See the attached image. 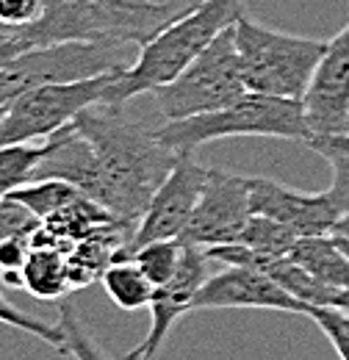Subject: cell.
Wrapping results in <instances>:
<instances>
[{"instance_id": "6da1fadb", "label": "cell", "mask_w": 349, "mask_h": 360, "mask_svg": "<svg viewBox=\"0 0 349 360\" xmlns=\"http://www.w3.org/2000/svg\"><path fill=\"white\" fill-rule=\"evenodd\" d=\"M72 125L91 141L97 155V202L108 208L122 225L136 230L156 188L174 167L177 153L161 144L156 131L141 128L131 117H125L122 108H114L108 103H94L84 108L72 120Z\"/></svg>"}, {"instance_id": "7a4b0ae2", "label": "cell", "mask_w": 349, "mask_h": 360, "mask_svg": "<svg viewBox=\"0 0 349 360\" xmlns=\"http://www.w3.org/2000/svg\"><path fill=\"white\" fill-rule=\"evenodd\" d=\"M241 17L244 0H203L194 11L139 47L136 61L114 75L103 103L125 108L133 97L153 94L158 86L172 84L222 31L236 25Z\"/></svg>"}, {"instance_id": "3957f363", "label": "cell", "mask_w": 349, "mask_h": 360, "mask_svg": "<svg viewBox=\"0 0 349 360\" xmlns=\"http://www.w3.org/2000/svg\"><path fill=\"white\" fill-rule=\"evenodd\" d=\"M156 136L172 153L189 155L200 144H211L217 139H230V136H266V139L272 136V139L305 141L310 136V128L305 122L303 100L247 91L236 103H230L219 111L164 122L156 131Z\"/></svg>"}, {"instance_id": "277c9868", "label": "cell", "mask_w": 349, "mask_h": 360, "mask_svg": "<svg viewBox=\"0 0 349 360\" xmlns=\"http://www.w3.org/2000/svg\"><path fill=\"white\" fill-rule=\"evenodd\" d=\"M233 28L247 89L288 100L305 97L310 78L327 50V39L283 34L250 20L247 14Z\"/></svg>"}, {"instance_id": "5b68a950", "label": "cell", "mask_w": 349, "mask_h": 360, "mask_svg": "<svg viewBox=\"0 0 349 360\" xmlns=\"http://www.w3.org/2000/svg\"><path fill=\"white\" fill-rule=\"evenodd\" d=\"M133 50L136 45L125 42H56L28 47L0 72V108L23 91L44 84H70L120 72L136 61Z\"/></svg>"}, {"instance_id": "8992f818", "label": "cell", "mask_w": 349, "mask_h": 360, "mask_svg": "<svg viewBox=\"0 0 349 360\" xmlns=\"http://www.w3.org/2000/svg\"><path fill=\"white\" fill-rule=\"evenodd\" d=\"M247 81L241 70V56L236 47V28L222 31L172 84L153 91L156 108L164 122L189 120L208 111H219L247 94Z\"/></svg>"}, {"instance_id": "52a82bcc", "label": "cell", "mask_w": 349, "mask_h": 360, "mask_svg": "<svg viewBox=\"0 0 349 360\" xmlns=\"http://www.w3.org/2000/svg\"><path fill=\"white\" fill-rule=\"evenodd\" d=\"M117 72H106L87 81L44 84L14 97L0 120V144L44 141L67 128L84 108L103 103Z\"/></svg>"}, {"instance_id": "ba28073f", "label": "cell", "mask_w": 349, "mask_h": 360, "mask_svg": "<svg viewBox=\"0 0 349 360\" xmlns=\"http://www.w3.org/2000/svg\"><path fill=\"white\" fill-rule=\"evenodd\" d=\"M203 0H84V39L141 47Z\"/></svg>"}, {"instance_id": "9c48e42d", "label": "cell", "mask_w": 349, "mask_h": 360, "mask_svg": "<svg viewBox=\"0 0 349 360\" xmlns=\"http://www.w3.org/2000/svg\"><path fill=\"white\" fill-rule=\"evenodd\" d=\"M208 169L211 167H203L200 161H194V153L177 155L174 167L164 178V183L156 188L141 222L136 225L131 241L120 258L133 255L139 247L158 238H183L186 225L197 208V200L208 183Z\"/></svg>"}, {"instance_id": "30bf717a", "label": "cell", "mask_w": 349, "mask_h": 360, "mask_svg": "<svg viewBox=\"0 0 349 360\" xmlns=\"http://www.w3.org/2000/svg\"><path fill=\"white\" fill-rule=\"evenodd\" d=\"M250 217H253L250 178L211 167L208 183L186 225L183 241L203 247V250L219 247V244H233L239 241Z\"/></svg>"}, {"instance_id": "8fae6325", "label": "cell", "mask_w": 349, "mask_h": 360, "mask_svg": "<svg viewBox=\"0 0 349 360\" xmlns=\"http://www.w3.org/2000/svg\"><path fill=\"white\" fill-rule=\"evenodd\" d=\"M305 122L310 136L344 134L349 125V22L327 39V50L310 78L305 97Z\"/></svg>"}, {"instance_id": "7c38bea8", "label": "cell", "mask_w": 349, "mask_h": 360, "mask_svg": "<svg viewBox=\"0 0 349 360\" xmlns=\"http://www.w3.org/2000/svg\"><path fill=\"white\" fill-rule=\"evenodd\" d=\"M214 308H261L283 314H307V305L294 300L261 266H224L217 274H208V280L194 297V311Z\"/></svg>"}, {"instance_id": "4fadbf2b", "label": "cell", "mask_w": 349, "mask_h": 360, "mask_svg": "<svg viewBox=\"0 0 349 360\" xmlns=\"http://www.w3.org/2000/svg\"><path fill=\"white\" fill-rule=\"evenodd\" d=\"M208 255L203 247L186 244V255L180 269L164 285H156L153 300H150V330L144 341L136 347V352L144 360H156L164 341L170 338L174 321H180L186 314L194 311V297L208 280Z\"/></svg>"}, {"instance_id": "5bb4252c", "label": "cell", "mask_w": 349, "mask_h": 360, "mask_svg": "<svg viewBox=\"0 0 349 360\" xmlns=\"http://www.w3.org/2000/svg\"><path fill=\"white\" fill-rule=\"evenodd\" d=\"M250 197H253V214L272 217L297 236H324L333 233L341 222V214L336 211L327 191L322 194H303L272 178H250Z\"/></svg>"}, {"instance_id": "9a60e30c", "label": "cell", "mask_w": 349, "mask_h": 360, "mask_svg": "<svg viewBox=\"0 0 349 360\" xmlns=\"http://www.w3.org/2000/svg\"><path fill=\"white\" fill-rule=\"evenodd\" d=\"M23 274H25V291L34 294L37 300L58 302L72 291L67 252L58 244L47 241L39 227L31 236V255L23 266Z\"/></svg>"}, {"instance_id": "2e32d148", "label": "cell", "mask_w": 349, "mask_h": 360, "mask_svg": "<svg viewBox=\"0 0 349 360\" xmlns=\"http://www.w3.org/2000/svg\"><path fill=\"white\" fill-rule=\"evenodd\" d=\"M288 258L310 271L313 277H319L322 283L336 288H349V255L341 250L333 233L297 238Z\"/></svg>"}, {"instance_id": "e0dca14e", "label": "cell", "mask_w": 349, "mask_h": 360, "mask_svg": "<svg viewBox=\"0 0 349 360\" xmlns=\"http://www.w3.org/2000/svg\"><path fill=\"white\" fill-rule=\"evenodd\" d=\"M108 300L122 308V311H139V308H150V300H153V291L156 285L150 283V277L141 271V266L133 261L131 255L125 258H114L103 277H100Z\"/></svg>"}, {"instance_id": "ac0fdd59", "label": "cell", "mask_w": 349, "mask_h": 360, "mask_svg": "<svg viewBox=\"0 0 349 360\" xmlns=\"http://www.w3.org/2000/svg\"><path fill=\"white\" fill-rule=\"evenodd\" d=\"M258 266H261L269 277H274L294 300H300L307 308H313V305H327V308H333L336 300H338V291H341V288L322 283L319 277H313V274L307 269H303L300 264H294L288 255H283V258H263Z\"/></svg>"}, {"instance_id": "d6986e66", "label": "cell", "mask_w": 349, "mask_h": 360, "mask_svg": "<svg viewBox=\"0 0 349 360\" xmlns=\"http://www.w3.org/2000/svg\"><path fill=\"white\" fill-rule=\"evenodd\" d=\"M44 153H47V139L0 144V200L34 180V172L44 158Z\"/></svg>"}, {"instance_id": "ffe728a7", "label": "cell", "mask_w": 349, "mask_h": 360, "mask_svg": "<svg viewBox=\"0 0 349 360\" xmlns=\"http://www.w3.org/2000/svg\"><path fill=\"white\" fill-rule=\"evenodd\" d=\"M297 230H291L288 225L263 217V214H253L250 222L244 225L239 241L247 244L250 250H255L263 258H283L291 252V247L297 244Z\"/></svg>"}, {"instance_id": "44dd1931", "label": "cell", "mask_w": 349, "mask_h": 360, "mask_svg": "<svg viewBox=\"0 0 349 360\" xmlns=\"http://www.w3.org/2000/svg\"><path fill=\"white\" fill-rule=\"evenodd\" d=\"M8 197L20 200L23 205H28L39 219H47L53 214H58L61 208H67L75 197H81V191L67 183V180H56V178H44V180H31L25 186H20L17 191H11Z\"/></svg>"}, {"instance_id": "7402d4cb", "label": "cell", "mask_w": 349, "mask_h": 360, "mask_svg": "<svg viewBox=\"0 0 349 360\" xmlns=\"http://www.w3.org/2000/svg\"><path fill=\"white\" fill-rule=\"evenodd\" d=\"M186 255V241L183 238H158L144 247H139L131 258L141 266V271L150 277L153 285H164L180 269Z\"/></svg>"}, {"instance_id": "603a6c76", "label": "cell", "mask_w": 349, "mask_h": 360, "mask_svg": "<svg viewBox=\"0 0 349 360\" xmlns=\"http://www.w3.org/2000/svg\"><path fill=\"white\" fill-rule=\"evenodd\" d=\"M0 324L14 327V330H20V333H28V335L39 338L50 349H56L58 355H70L67 333H64V327H61L58 321H47L42 316L25 314V311L17 308L11 300H6L3 291H0Z\"/></svg>"}, {"instance_id": "cb8c5ba5", "label": "cell", "mask_w": 349, "mask_h": 360, "mask_svg": "<svg viewBox=\"0 0 349 360\" xmlns=\"http://www.w3.org/2000/svg\"><path fill=\"white\" fill-rule=\"evenodd\" d=\"M58 324L67 333V347H70V355L75 360H108V355L103 352L97 338L87 330V324L81 321L75 305L67 297L58 300Z\"/></svg>"}, {"instance_id": "d4e9b609", "label": "cell", "mask_w": 349, "mask_h": 360, "mask_svg": "<svg viewBox=\"0 0 349 360\" xmlns=\"http://www.w3.org/2000/svg\"><path fill=\"white\" fill-rule=\"evenodd\" d=\"M305 316H310L319 324V330L330 338L338 358L349 360V316L338 308H327V305H313V308H307Z\"/></svg>"}, {"instance_id": "484cf974", "label": "cell", "mask_w": 349, "mask_h": 360, "mask_svg": "<svg viewBox=\"0 0 349 360\" xmlns=\"http://www.w3.org/2000/svg\"><path fill=\"white\" fill-rule=\"evenodd\" d=\"M39 225H42V219L20 200H14V197L0 200V241L8 236H31Z\"/></svg>"}, {"instance_id": "4316f807", "label": "cell", "mask_w": 349, "mask_h": 360, "mask_svg": "<svg viewBox=\"0 0 349 360\" xmlns=\"http://www.w3.org/2000/svg\"><path fill=\"white\" fill-rule=\"evenodd\" d=\"M44 8V0H0V25L3 28H25Z\"/></svg>"}, {"instance_id": "83f0119b", "label": "cell", "mask_w": 349, "mask_h": 360, "mask_svg": "<svg viewBox=\"0 0 349 360\" xmlns=\"http://www.w3.org/2000/svg\"><path fill=\"white\" fill-rule=\"evenodd\" d=\"M333 167V183L327 188V197L333 200L336 211L341 214V219L349 217V155H336L327 158Z\"/></svg>"}, {"instance_id": "f1b7e54d", "label": "cell", "mask_w": 349, "mask_h": 360, "mask_svg": "<svg viewBox=\"0 0 349 360\" xmlns=\"http://www.w3.org/2000/svg\"><path fill=\"white\" fill-rule=\"evenodd\" d=\"M31 236H8L0 241V271L25 266V261L31 255Z\"/></svg>"}, {"instance_id": "f546056e", "label": "cell", "mask_w": 349, "mask_h": 360, "mask_svg": "<svg viewBox=\"0 0 349 360\" xmlns=\"http://www.w3.org/2000/svg\"><path fill=\"white\" fill-rule=\"evenodd\" d=\"M313 153L322 158H336V155H349V131L344 134H324V136H307L303 141Z\"/></svg>"}, {"instance_id": "4dcf8cb0", "label": "cell", "mask_w": 349, "mask_h": 360, "mask_svg": "<svg viewBox=\"0 0 349 360\" xmlns=\"http://www.w3.org/2000/svg\"><path fill=\"white\" fill-rule=\"evenodd\" d=\"M23 50H28V47L20 39L17 28H3V25H0V72H3Z\"/></svg>"}, {"instance_id": "1f68e13d", "label": "cell", "mask_w": 349, "mask_h": 360, "mask_svg": "<svg viewBox=\"0 0 349 360\" xmlns=\"http://www.w3.org/2000/svg\"><path fill=\"white\" fill-rule=\"evenodd\" d=\"M0 283L6 288H25V274H23V269H6L0 271Z\"/></svg>"}, {"instance_id": "d6a6232c", "label": "cell", "mask_w": 349, "mask_h": 360, "mask_svg": "<svg viewBox=\"0 0 349 360\" xmlns=\"http://www.w3.org/2000/svg\"><path fill=\"white\" fill-rule=\"evenodd\" d=\"M333 233H338V236H344V238H349V219H341L338 225H336V230Z\"/></svg>"}, {"instance_id": "836d02e7", "label": "cell", "mask_w": 349, "mask_h": 360, "mask_svg": "<svg viewBox=\"0 0 349 360\" xmlns=\"http://www.w3.org/2000/svg\"><path fill=\"white\" fill-rule=\"evenodd\" d=\"M117 360H144V358H141V355H139L136 349H131V352H125V355H120V358H117Z\"/></svg>"}, {"instance_id": "e575fe53", "label": "cell", "mask_w": 349, "mask_h": 360, "mask_svg": "<svg viewBox=\"0 0 349 360\" xmlns=\"http://www.w3.org/2000/svg\"><path fill=\"white\" fill-rule=\"evenodd\" d=\"M3 111H6V108H0V120H3Z\"/></svg>"}, {"instance_id": "d590c367", "label": "cell", "mask_w": 349, "mask_h": 360, "mask_svg": "<svg viewBox=\"0 0 349 360\" xmlns=\"http://www.w3.org/2000/svg\"><path fill=\"white\" fill-rule=\"evenodd\" d=\"M347 131H349V125H347Z\"/></svg>"}, {"instance_id": "8d00e7d4", "label": "cell", "mask_w": 349, "mask_h": 360, "mask_svg": "<svg viewBox=\"0 0 349 360\" xmlns=\"http://www.w3.org/2000/svg\"><path fill=\"white\" fill-rule=\"evenodd\" d=\"M347 219H349V217H347Z\"/></svg>"}]
</instances>
